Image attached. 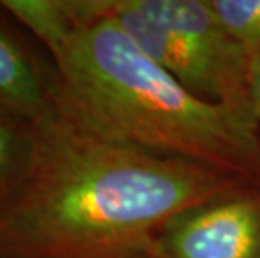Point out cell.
I'll use <instances>...</instances> for the list:
<instances>
[{
    "label": "cell",
    "instance_id": "1",
    "mask_svg": "<svg viewBox=\"0 0 260 258\" xmlns=\"http://www.w3.org/2000/svg\"><path fill=\"white\" fill-rule=\"evenodd\" d=\"M36 163L0 223V253L24 258L148 256L191 206L250 181L98 138L56 106L36 123Z\"/></svg>",
    "mask_w": 260,
    "mask_h": 258
},
{
    "label": "cell",
    "instance_id": "2",
    "mask_svg": "<svg viewBox=\"0 0 260 258\" xmlns=\"http://www.w3.org/2000/svg\"><path fill=\"white\" fill-rule=\"evenodd\" d=\"M73 9L74 27L47 49L52 101L69 123L116 144L260 179L255 113L191 94L94 0H73Z\"/></svg>",
    "mask_w": 260,
    "mask_h": 258
},
{
    "label": "cell",
    "instance_id": "3",
    "mask_svg": "<svg viewBox=\"0 0 260 258\" xmlns=\"http://www.w3.org/2000/svg\"><path fill=\"white\" fill-rule=\"evenodd\" d=\"M94 7L191 94L255 113L250 56L229 34L210 0H94Z\"/></svg>",
    "mask_w": 260,
    "mask_h": 258
},
{
    "label": "cell",
    "instance_id": "4",
    "mask_svg": "<svg viewBox=\"0 0 260 258\" xmlns=\"http://www.w3.org/2000/svg\"><path fill=\"white\" fill-rule=\"evenodd\" d=\"M149 258H260V188L250 183L176 215Z\"/></svg>",
    "mask_w": 260,
    "mask_h": 258
},
{
    "label": "cell",
    "instance_id": "5",
    "mask_svg": "<svg viewBox=\"0 0 260 258\" xmlns=\"http://www.w3.org/2000/svg\"><path fill=\"white\" fill-rule=\"evenodd\" d=\"M17 24L0 2V111L37 123L54 107V65L30 51Z\"/></svg>",
    "mask_w": 260,
    "mask_h": 258
},
{
    "label": "cell",
    "instance_id": "6",
    "mask_svg": "<svg viewBox=\"0 0 260 258\" xmlns=\"http://www.w3.org/2000/svg\"><path fill=\"white\" fill-rule=\"evenodd\" d=\"M36 150L34 121L0 111V223L30 178Z\"/></svg>",
    "mask_w": 260,
    "mask_h": 258
},
{
    "label": "cell",
    "instance_id": "7",
    "mask_svg": "<svg viewBox=\"0 0 260 258\" xmlns=\"http://www.w3.org/2000/svg\"><path fill=\"white\" fill-rule=\"evenodd\" d=\"M210 4L248 56L260 52V0H210Z\"/></svg>",
    "mask_w": 260,
    "mask_h": 258
},
{
    "label": "cell",
    "instance_id": "8",
    "mask_svg": "<svg viewBox=\"0 0 260 258\" xmlns=\"http://www.w3.org/2000/svg\"><path fill=\"white\" fill-rule=\"evenodd\" d=\"M248 78H250V89L255 113L260 126V52L250 54V67H248Z\"/></svg>",
    "mask_w": 260,
    "mask_h": 258
},
{
    "label": "cell",
    "instance_id": "9",
    "mask_svg": "<svg viewBox=\"0 0 260 258\" xmlns=\"http://www.w3.org/2000/svg\"><path fill=\"white\" fill-rule=\"evenodd\" d=\"M0 258H24V256H12V255H5V253H0ZM135 258H149V256H135Z\"/></svg>",
    "mask_w": 260,
    "mask_h": 258
}]
</instances>
